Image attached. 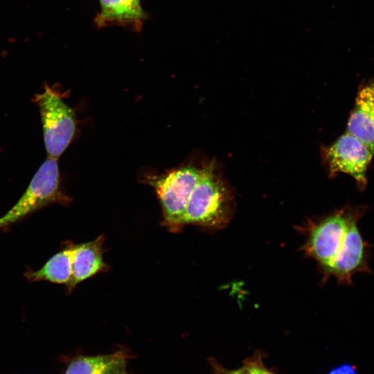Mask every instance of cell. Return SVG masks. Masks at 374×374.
I'll return each instance as SVG.
<instances>
[{"mask_svg": "<svg viewBox=\"0 0 374 374\" xmlns=\"http://www.w3.org/2000/svg\"><path fill=\"white\" fill-rule=\"evenodd\" d=\"M365 205H348L311 222L305 244L327 277L343 285L353 283L358 273H370V245L364 240L358 222L366 214Z\"/></svg>", "mask_w": 374, "mask_h": 374, "instance_id": "1", "label": "cell"}, {"mask_svg": "<svg viewBox=\"0 0 374 374\" xmlns=\"http://www.w3.org/2000/svg\"><path fill=\"white\" fill-rule=\"evenodd\" d=\"M232 199L227 187L212 164L201 168L199 178L187 202L181 226L195 224L220 229L227 225L232 213Z\"/></svg>", "mask_w": 374, "mask_h": 374, "instance_id": "2", "label": "cell"}, {"mask_svg": "<svg viewBox=\"0 0 374 374\" xmlns=\"http://www.w3.org/2000/svg\"><path fill=\"white\" fill-rule=\"evenodd\" d=\"M70 201L61 190L57 159L47 157L17 203L0 217V229L6 228L47 205L66 204Z\"/></svg>", "mask_w": 374, "mask_h": 374, "instance_id": "3", "label": "cell"}, {"mask_svg": "<svg viewBox=\"0 0 374 374\" xmlns=\"http://www.w3.org/2000/svg\"><path fill=\"white\" fill-rule=\"evenodd\" d=\"M200 174L201 168L184 166L148 178L161 204L163 225L170 231L177 232L182 227L187 202Z\"/></svg>", "mask_w": 374, "mask_h": 374, "instance_id": "4", "label": "cell"}, {"mask_svg": "<svg viewBox=\"0 0 374 374\" xmlns=\"http://www.w3.org/2000/svg\"><path fill=\"white\" fill-rule=\"evenodd\" d=\"M35 100L39 109L47 157L57 159L73 140L75 114L60 95L48 87L36 96Z\"/></svg>", "mask_w": 374, "mask_h": 374, "instance_id": "5", "label": "cell"}, {"mask_svg": "<svg viewBox=\"0 0 374 374\" xmlns=\"http://www.w3.org/2000/svg\"><path fill=\"white\" fill-rule=\"evenodd\" d=\"M373 155L364 143L348 132L323 150L330 174L350 175L360 190L364 189L367 184L366 173Z\"/></svg>", "mask_w": 374, "mask_h": 374, "instance_id": "6", "label": "cell"}, {"mask_svg": "<svg viewBox=\"0 0 374 374\" xmlns=\"http://www.w3.org/2000/svg\"><path fill=\"white\" fill-rule=\"evenodd\" d=\"M374 153V80L362 82L347 124V132Z\"/></svg>", "mask_w": 374, "mask_h": 374, "instance_id": "7", "label": "cell"}, {"mask_svg": "<svg viewBox=\"0 0 374 374\" xmlns=\"http://www.w3.org/2000/svg\"><path fill=\"white\" fill-rule=\"evenodd\" d=\"M104 240L105 238L101 235L92 241L75 244L72 276L66 286L69 293L82 281L108 269L103 258Z\"/></svg>", "mask_w": 374, "mask_h": 374, "instance_id": "8", "label": "cell"}, {"mask_svg": "<svg viewBox=\"0 0 374 374\" xmlns=\"http://www.w3.org/2000/svg\"><path fill=\"white\" fill-rule=\"evenodd\" d=\"M75 244L66 247L53 255L40 269L28 270L24 275L29 282L48 281L66 286L72 276V262Z\"/></svg>", "mask_w": 374, "mask_h": 374, "instance_id": "9", "label": "cell"}, {"mask_svg": "<svg viewBox=\"0 0 374 374\" xmlns=\"http://www.w3.org/2000/svg\"><path fill=\"white\" fill-rule=\"evenodd\" d=\"M127 355L120 350L108 355L80 357L71 362L65 374H121L126 371Z\"/></svg>", "mask_w": 374, "mask_h": 374, "instance_id": "10", "label": "cell"}, {"mask_svg": "<svg viewBox=\"0 0 374 374\" xmlns=\"http://www.w3.org/2000/svg\"><path fill=\"white\" fill-rule=\"evenodd\" d=\"M100 3L96 22L100 26L112 22L138 25L144 17L139 0H100Z\"/></svg>", "mask_w": 374, "mask_h": 374, "instance_id": "11", "label": "cell"}, {"mask_svg": "<svg viewBox=\"0 0 374 374\" xmlns=\"http://www.w3.org/2000/svg\"><path fill=\"white\" fill-rule=\"evenodd\" d=\"M217 371L220 374H267V370L264 366L260 358L253 357L244 362V365L240 368L233 371H226L222 367L214 366Z\"/></svg>", "mask_w": 374, "mask_h": 374, "instance_id": "12", "label": "cell"}, {"mask_svg": "<svg viewBox=\"0 0 374 374\" xmlns=\"http://www.w3.org/2000/svg\"><path fill=\"white\" fill-rule=\"evenodd\" d=\"M327 374H358V371L355 365L344 363L332 368Z\"/></svg>", "mask_w": 374, "mask_h": 374, "instance_id": "13", "label": "cell"}, {"mask_svg": "<svg viewBox=\"0 0 374 374\" xmlns=\"http://www.w3.org/2000/svg\"><path fill=\"white\" fill-rule=\"evenodd\" d=\"M267 374H274V373H271V372H269V371H268L267 373Z\"/></svg>", "mask_w": 374, "mask_h": 374, "instance_id": "14", "label": "cell"}, {"mask_svg": "<svg viewBox=\"0 0 374 374\" xmlns=\"http://www.w3.org/2000/svg\"><path fill=\"white\" fill-rule=\"evenodd\" d=\"M121 374H130V373H128L127 372L125 371V372L122 373H121Z\"/></svg>", "mask_w": 374, "mask_h": 374, "instance_id": "15", "label": "cell"}]
</instances>
